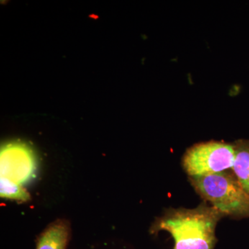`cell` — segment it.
Instances as JSON below:
<instances>
[{"mask_svg":"<svg viewBox=\"0 0 249 249\" xmlns=\"http://www.w3.org/2000/svg\"><path fill=\"white\" fill-rule=\"evenodd\" d=\"M223 216L205 204L195 209H170L156 223L154 231L169 232L174 249H213L216 226Z\"/></svg>","mask_w":249,"mask_h":249,"instance_id":"obj_1","label":"cell"},{"mask_svg":"<svg viewBox=\"0 0 249 249\" xmlns=\"http://www.w3.org/2000/svg\"><path fill=\"white\" fill-rule=\"evenodd\" d=\"M192 186L213 207L223 214L249 217V194L235 174L229 172L201 177H190Z\"/></svg>","mask_w":249,"mask_h":249,"instance_id":"obj_2","label":"cell"},{"mask_svg":"<svg viewBox=\"0 0 249 249\" xmlns=\"http://www.w3.org/2000/svg\"><path fill=\"white\" fill-rule=\"evenodd\" d=\"M233 144L222 142H203L187 150L183 165L190 177H201L232 169L235 162Z\"/></svg>","mask_w":249,"mask_h":249,"instance_id":"obj_3","label":"cell"},{"mask_svg":"<svg viewBox=\"0 0 249 249\" xmlns=\"http://www.w3.org/2000/svg\"><path fill=\"white\" fill-rule=\"evenodd\" d=\"M36 170L35 154L25 143L13 142L1 147L0 154L1 177L18 183H27Z\"/></svg>","mask_w":249,"mask_h":249,"instance_id":"obj_4","label":"cell"},{"mask_svg":"<svg viewBox=\"0 0 249 249\" xmlns=\"http://www.w3.org/2000/svg\"><path fill=\"white\" fill-rule=\"evenodd\" d=\"M68 238L69 229L66 224L57 222L42 234L36 249H65Z\"/></svg>","mask_w":249,"mask_h":249,"instance_id":"obj_5","label":"cell"},{"mask_svg":"<svg viewBox=\"0 0 249 249\" xmlns=\"http://www.w3.org/2000/svg\"><path fill=\"white\" fill-rule=\"evenodd\" d=\"M233 145L235 155L232 169L239 182L249 194V140L237 141Z\"/></svg>","mask_w":249,"mask_h":249,"instance_id":"obj_6","label":"cell"},{"mask_svg":"<svg viewBox=\"0 0 249 249\" xmlns=\"http://www.w3.org/2000/svg\"><path fill=\"white\" fill-rule=\"evenodd\" d=\"M0 196L2 198L21 201L30 199V195L20 184L3 177L0 178Z\"/></svg>","mask_w":249,"mask_h":249,"instance_id":"obj_7","label":"cell"}]
</instances>
